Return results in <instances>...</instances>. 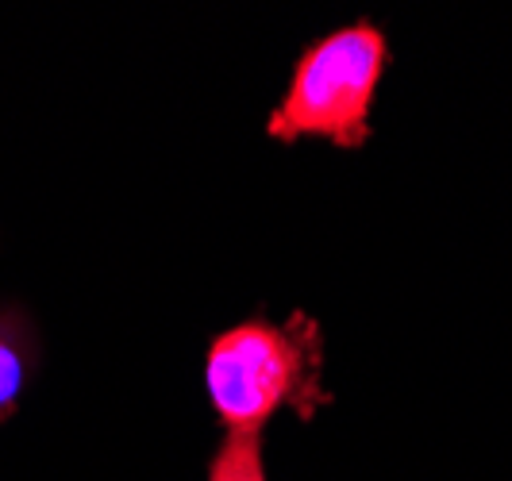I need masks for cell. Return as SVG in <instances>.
<instances>
[{
    "label": "cell",
    "instance_id": "cell-4",
    "mask_svg": "<svg viewBox=\"0 0 512 481\" xmlns=\"http://www.w3.org/2000/svg\"><path fill=\"white\" fill-rule=\"evenodd\" d=\"M20 381H24V366L16 351L8 343H0V408H8L20 393Z\"/></svg>",
    "mask_w": 512,
    "mask_h": 481
},
{
    "label": "cell",
    "instance_id": "cell-1",
    "mask_svg": "<svg viewBox=\"0 0 512 481\" xmlns=\"http://www.w3.org/2000/svg\"><path fill=\"white\" fill-rule=\"evenodd\" d=\"M389 43L374 24L339 27L316 39L293 66L289 93L266 131L274 139H328L362 147L370 135V104L382 85Z\"/></svg>",
    "mask_w": 512,
    "mask_h": 481
},
{
    "label": "cell",
    "instance_id": "cell-3",
    "mask_svg": "<svg viewBox=\"0 0 512 481\" xmlns=\"http://www.w3.org/2000/svg\"><path fill=\"white\" fill-rule=\"evenodd\" d=\"M208 481H266L258 431H231L224 439V447L212 458Z\"/></svg>",
    "mask_w": 512,
    "mask_h": 481
},
{
    "label": "cell",
    "instance_id": "cell-2",
    "mask_svg": "<svg viewBox=\"0 0 512 481\" xmlns=\"http://www.w3.org/2000/svg\"><path fill=\"white\" fill-rule=\"evenodd\" d=\"M308 347L297 324H239L224 331L205 362V385L231 431H258L308 385Z\"/></svg>",
    "mask_w": 512,
    "mask_h": 481
}]
</instances>
